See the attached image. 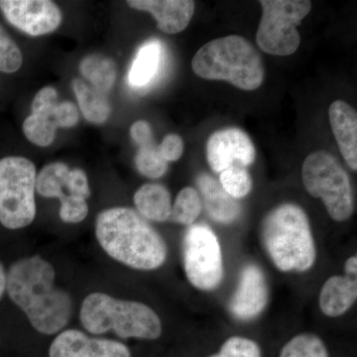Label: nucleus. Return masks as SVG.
Here are the masks:
<instances>
[{
    "label": "nucleus",
    "mask_w": 357,
    "mask_h": 357,
    "mask_svg": "<svg viewBox=\"0 0 357 357\" xmlns=\"http://www.w3.org/2000/svg\"><path fill=\"white\" fill-rule=\"evenodd\" d=\"M55 280L54 267L38 255L17 260L7 273L9 298L33 328L47 335L62 331L72 317V298Z\"/></svg>",
    "instance_id": "obj_1"
},
{
    "label": "nucleus",
    "mask_w": 357,
    "mask_h": 357,
    "mask_svg": "<svg viewBox=\"0 0 357 357\" xmlns=\"http://www.w3.org/2000/svg\"><path fill=\"white\" fill-rule=\"evenodd\" d=\"M96 236L109 257L133 269L151 271L166 261L165 241L132 208L102 211L96 217Z\"/></svg>",
    "instance_id": "obj_2"
},
{
    "label": "nucleus",
    "mask_w": 357,
    "mask_h": 357,
    "mask_svg": "<svg viewBox=\"0 0 357 357\" xmlns=\"http://www.w3.org/2000/svg\"><path fill=\"white\" fill-rule=\"evenodd\" d=\"M263 245L277 269L305 272L316 262L317 251L307 213L286 203L270 211L261 225Z\"/></svg>",
    "instance_id": "obj_3"
},
{
    "label": "nucleus",
    "mask_w": 357,
    "mask_h": 357,
    "mask_svg": "<svg viewBox=\"0 0 357 357\" xmlns=\"http://www.w3.org/2000/svg\"><path fill=\"white\" fill-rule=\"evenodd\" d=\"M195 74L208 81L229 82L243 91H255L264 81L260 54L248 40L229 35L204 44L194 56Z\"/></svg>",
    "instance_id": "obj_4"
},
{
    "label": "nucleus",
    "mask_w": 357,
    "mask_h": 357,
    "mask_svg": "<svg viewBox=\"0 0 357 357\" xmlns=\"http://www.w3.org/2000/svg\"><path fill=\"white\" fill-rule=\"evenodd\" d=\"M79 319L91 335L112 332L124 340H155L162 335L161 319L151 307L105 293H91L84 298Z\"/></svg>",
    "instance_id": "obj_5"
},
{
    "label": "nucleus",
    "mask_w": 357,
    "mask_h": 357,
    "mask_svg": "<svg viewBox=\"0 0 357 357\" xmlns=\"http://www.w3.org/2000/svg\"><path fill=\"white\" fill-rule=\"evenodd\" d=\"M303 184L314 198L321 199L335 222H345L354 213L351 180L344 167L325 150L312 152L302 168Z\"/></svg>",
    "instance_id": "obj_6"
},
{
    "label": "nucleus",
    "mask_w": 357,
    "mask_h": 357,
    "mask_svg": "<svg viewBox=\"0 0 357 357\" xmlns=\"http://www.w3.org/2000/svg\"><path fill=\"white\" fill-rule=\"evenodd\" d=\"M36 168L29 159L0 160V223L8 229H24L36 217Z\"/></svg>",
    "instance_id": "obj_7"
},
{
    "label": "nucleus",
    "mask_w": 357,
    "mask_h": 357,
    "mask_svg": "<svg viewBox=\"0 0 357 357\" xmlns=\"http://www.w3.org/2000/svg\"><path fill=\"white\" fill-rule=\"evenodd\" d=\"M262 17L256 42L272 56L293 55L300 46L297 27L312 10L307 0H261Z\"/></svg>",
    "instance_id": "obj_8"
},
{
    "label": "nucleus",
    "mask_w": 357,
    "mask_h": 357,
    "mask_svg": "<svg viewBox=\"0 0 357 357\" xmlns=\"http://www.w3.org/2000/svg\"><path fill=\"white\" fill-rule=\"evenodd\" d=\"M185 276L194 287L211 291L222 283V248L217 234L204 223L192 225L183 241Z\"/></svg>",
    "instance_id": "obj_9"
},
{
    "label": "nucleus",
    "mask_w": 357,
    "mask_h": 357,
    "mask_svg": "<svg viewBox=\"0 0 357 357\" xmlns=\"http://www.w3.org/2000/svg\"><path fill=\"white\" fill-rule=\"evenodd\" d=\"M0 9L14 27L33 37L55 31L62 22L60 8L49 0H1Z\"/></svg>",
    "instance_id": "obj_10"
},
{
    "label": "nucleus",
    "mask_w": 357,
    "mask_h": 357,
    "mask_svg": "<svg viewBox=\"0 0 357 357\" xmlns=\"http://www.w3.org/2000/svg\"><path fill=\"white\" fill-rule=\"evenodd\" d=\"M255 158V144L248 134L241 129H220L208 138L206 159L215 172L222 173L234 165L250 166Z\"/></svg>",
    "instance_id": "obj_11"
},
{
    "label": "nucleus",
    "mask_w": 357,
    "mask_h": 357,
    "mask_svg": "<svg viewBox=\"0 0 357 357\" xmlns=\"http://www.w3.org/2000/svg\"><path fill=\"white\" fill-rule=\"evenodd\" d=\"M49 357H131V352L117 340L91 337L79 330H67L52 342Z\"/></svg>",
    "instance_id": "obj_12"
},
{
    "label": "nucleus",
    "mask_w": 357,
    "mask_h": 357,
    "mask_svg": "<svg viewBox=\"0 0 357 357\" xmlns=\"http://www.w3.org/2000/svg\"><path fill=\"white\" fill-rule=\"evenodd\" d=\"M268 295L266 278L261 268L255 264L246 265L230 299L229 311L241 321L257 318L267 306Z\"/></svg>",
    "instance_id": "obj_13"
},
{
    "label": "nucleus",
    "mask_w": 357,
    "mask_h": 357,
    "mask_svg": "<svg viewBox=\"0 0 357 357\" xmlns=\"http://www.w3.org/2000/svg\"><path fill=\"white\" fill-rule=\"evenodd\" d=\"M129 6L153 15L157 27L167 34L184 31L195 13L191 0H130Z\"/></svg>",
    "instance_id": "obj_14"
},
{
    "label": "nucleus",
    "mask_w": 357,
    "mask_h": 357,
    "mask_svg": "<svg viewBox=\"0 0 357 357\" xmlns=\"http://www.w3.org/2000/svg\"><path fill=\"white\" fill-rule=\"evenodd\" d=\"M331 126L340 153L351 170H357V112L349 103L337 100L328 109Z\"/></svg>",
    "instance_id": "obj_15"
},
{
    "label": "nucleus",
    "mask_w": 357,
    "mask_h": 357,
    "mask_svg": "<svg viewBox=\"0 0 357 357\" xmlns=\"http://www.w3.org/2000/svg\"><path fill=\"white\" fill-rule=\"evenodd\" d=\"M197 185L201 192L202 204L213 220L223 225L236 222L241 213V204L223 190L220 182L204 173L197 177Z\"/></svg>",
    "instance_id": "obj_16"
},
{
    "label": "nucleus",
    "mask_w": 357,
    "mask_h": 357,
    "mask_svg": "<svg viewBox=\"0 0 357 357\" xmlns=\"http://www.w3.org/2000/svg\"><path fill=\"white\" fill-rule=\"evenodd\" d=\"M356 299V278L333 276L324 284L319 293V304L326 316L337 318L349 311Z\"/></svg>",
    "instance_id": "obj_17"
},
{
    "label": "nucleus",
    "mask_w": 357,
    "mask_h": 357,
    "mask_svg": "<svg viewBox=\"0 0 357 357\" xmlns=\"http://www.w3.org/2000/svg\"><path fill=\"white\" fill-rule=\"evenodd\" d=\"M163 60V45L158 40H151L142 45L129 70V84L135 89L149 86L158 76Z\"/></svg>",
    "instance_id": "obj_18"
},
{
    "label": "nucleus",
    "mask_w": 357,
    "mask_h": 357,
    "mask_svg": "<svg viewBox=\"0 0 357 357\" xmlns=\"http://www.w3.org/2000/svg\"><path fill=\"white\" fill-rule=\"evenodd\" d=\"M137 213L141 217L153 222H167L172 211L171 195L160 184H145L134 195Z\"/></svg>",
    "instance_id": "obj_19"
},
{
    "label": "nucleus",
    "mask_w": 357,
    "mask_h": 357,
    "mask_svg": "<svg viewBox=\"0 0 357 357\" xmlns=\"http://www.w3.org/2000/svg\"><path fill=\"white\" fill-rule=\"evenodd\" d=\"M72 88L86 121L91 123L102 124L109 119L112 107L105 93L88 86L79 79H75L72 82Z\"/></svg>",
    "instance_id": "obj_20"
},
{
    "label": "nucleus",
    "mask_w": 357,
    "mask_h": 357,
    "mask_svg": "<svg viewBox=\"0 0 357 357\" xmlns=\"http://www.w3.org/2000/svg\"><path fill=\"white\" fill-rule=\"evenodd\" d=\"M79 72L91 84V86L102 91L109 93L116 81V65L112 59L91 54L82 60Z\"/></svg>",
    "instance_id": "obj_21"
},
{
    "label": "nucleus",
    "mask_w": 357,
    "mask_h": 357,
    "mask_svg": "<svg viewBox=\"0 0 357 357\" xmlns=\"http://www.w3.org/2000/svg\"><path fill=\"white\" fill-rule=\"evenodd\" d=\"M70 169L62 162L49 164L42 169L36 177V191L44 198H55L63 202L67 198L65 194L66 181Z\"/></svg>",
    "instance_id": "obj_22"
},
{
    "label": "nucleus",
    "mask_w": 357,
    "mask_h": 357,
    "mask_svg": "<svg viewBox=\"0 0 357 357\" xmlns=\"http://www.w3.org/2000/svg\"><path fill=\"white\" fill-rule=\"evenodd\" d=\"M278 357H331L324 340L311 333H303L282 347Z\"/></svg>",
    "instance_id": "obj_23"
},
{
    "label": "nucleus",
    "mask_w": 357,
    "mask_h": 357,
    "mask_svg": "<svg viewBox=\"0 0 357 357\" xmlns=\"http://www.w3.org/2000/svg\"><path fill=\"white\" fill-rule=\"evenodd\" d=\"M203 208L199 192L192 187H185L178 192L171 211V222L191 227L199 218Z\"/></svg>",
    "instance_id": "obj_24"
},
{
    "label": "nucleus",
    "mask_w": 357,
    "mask_h": 357,
    "mask_svg": "<svg viewBox=\"0 0 357 357\" xmlns=\"http://www.w3.org/2000/svg\"><path fill=\"white\" fill-rule=\"evenodd\" d=\"M56 130L57 126L48 115L31 114L23 123V132L26 138L40 147H47L53 143Z\"/></svg>",
    "instance_id": "obj_25"
},
{
    "label": "nucleus",
    "mask_w": 357,
    "mask_h": 357,
    "mask_svg": "<svg viewBox=\"0 0 357 357\" xmlns=\"http://www.w3.org/2000/svg\"><path fill=\"white\" fill-rule=\"evenodd\" d=\"M135 165L141 175L149 178L163 177L168 170V162L160 154L155 143L139 147L135 157Z\"/></svg>",
    "instance_id": "obj_26"
},
{
    "label": "nucleus",
    "mask_w": 357,
    "mask_h": 357,
    "mask_svg": "<svg viewBox=\"0 0 357 357\" xmlns=\"http://www.w3.org/2000/svg\"><path fill=\"white\" fill-rule=\"evenodd\" d=\"M220 184L234 199H243L252 190V178L248 170L241 165H234L220 173Z\"/></svg>",
    "instance_id": "obj_27"
},
{
    "label": "nucleus",
    "mask_w": 357,
    "mask_h": 357,
    "mask_svg": "<svg viewBox=\"0 0 357 357\" xmlns=\"http://www.w3.org/2000/svg\"><path fill=\"white\" fill-rule=\"evenodd\" d=\"M206 357H262V351L255 340L234 335L227 338L218 352Z\"/></svg>",
    "instance_id": "obj_28"
},
{
    "label": "nucleus",
    "mask_w": 357,
    "mask_h": 357,
    "mask_svg": "<svg viewBox=\"0 0 357 357\" xmlns=\"http://www.w3.org/2000/svg\"><path fill=\"white\" fill-rule=\"evenodd\" d=\"M23 57L17 44L0 25V70L11 74L20 69Z\"/></svg>",
    "instance_id": "obj_29"
},
{
    "label": "nucleus",
    "mask_w": 357,
    "mask_h": 357,
    "mask_svg": "<svg viewBox=\"0 0 357 357\" xmlns=\"http://www.w3.org/2000/svg\"><path fill=\"white\" fill-rule=\"evenodd\" d=\"M89 213V206L86 199L69 196L61 202V220L67 223H79L83 222Z\"/></svg>",
    "instance_id": "obj_30"
},
{
    "label": "nucleus",
    "mask_w": 357,
    "mask_h": 357,
    "mask_svg": "<svg viewBox=\"0 0 357 357\" xmlns=\"http://www.w3.org/2000/svg\"><path fill=\"white\" fill-rule=\"evenodd\" d=\"M58 93L52 86H46L38 91L33 100L32 114L48 115L53 121V112L58 105Z\"/></svg>",
    "instance_id": "obj_31"
},
{
    "label": "nucleus",
    "mask_w": 357,
    "mask_h": 357,
    "mask_svg": "<svg viewBox=\"0 0 357 357\" xmlns=\"http://www.w3.org/2000/svg\"><path fill=\"white\" fill-rule=\"evenodd\" d=\"M66 190L68 196L77 197V198L89 199L91 196V190L86 174L81 169L70 170L66 181Z\"/></svg>",
    "instance_id": "obj_32"
},
{
    "label": "nucleus",
    "mask_w": 357,
    "mask_h": 357,
    "mask_svg": "<svg viewBox=\"0 0 357 357\" xmlns=\"http://www.w3.org/2000/svg\"><path fill=\"white\" fill-rule=\"evenodd\" d=\"M79 121V110L74 103H58L53 112V122L58 128H73Z\"/></svg>",
    "instance_id": "obj_33"
},
{
    "label": "nucleus",
    "mask_w": 357,
    "mask_h": 357,
    "mask_svg": "<svg viewBox=\"0 0 357 357\" xmlns=\"http://www.w3.org/2000/svg\"><path fill=\"white\" fill-rule=\"evenodd\" d=\"M160 154L167 162L178 161L184 152V142L178 134H168L158 146Z\"/></svg>",
    "instance_id": "obj_34"
},
{
    "label": "nucleus",
    "mask_w": 357,
    "mask_h": 357,
    "mask_svg": "<svg viewBox=\"0 0 357 357\" xmlns=\"http://www.w3.org/2000/svg\"><path fill=\"white\" fill-rule=\"evenodd\" d=\"M130 136L139 147L153 143V133L147 121H139L133 123L130 128Z\"/></svg>",
    "instance_id": "obj_35"
},
{
    "label": "nucleus",
    "mask_w": 357,
    "mask_h": 357,
    "mask_svg": "<svg viewBox=\"0 0 357 357\" xmlns=\"http://www.w3.org/2000/svg\"><path fill=\"white\" fill-rule=\"evenodd\" d=\"M344 271L347 276L356 278L357 274V257L356 255L351 256L347 260L344 264Z\"/></svg>",
    "instance_id": "obj_36"
},
{
    "label": "nucleus",
    "mask_w": 357,
    "mask_h": 357,
    "mask_svg": "<svg viewBox=\"0 0 357 357\" xmlns=\"http://www.w3.org/2000/svg\"><path fill=\"white\" fill-rule=\"evenodd\" d=\"M7 288V273L2 262L0 261V300L3 297Z\"/></svg>",
    "instance_id": "obj_37"
}]
</instances>
